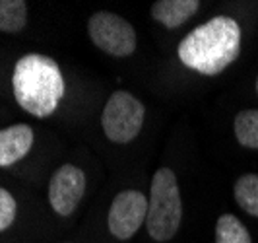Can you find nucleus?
<instances>
[{
	"label": "nucleus",
	"instance_id": "obj_1",
	"mask_svg": "<svg viewBox=\"0 0 258 243\" xmlns=\"http://www.w3.org/2000/svg\"><path fill=\"white\" fill-rule=\"evenodd\" d=\"M241 51V27L229 16H216L194 27L179 43L181 63L204 76L221 74Z\"/></svg>",
	"mask_w": 258,
	"mask_h": 243
},
{
	"label": "nucleus",
	"instance_id": "obj_2",
	"mask_svg": "<svg viewBox=\"0 0 258 243\" xmlns=\"http://www.w3.org/2000/svg\"><path fill=\"white\" fill-rule=\"evenodd\" d=\"M12 91L24 111L37 119H45L56 111L64 98L66 86L58 64L51 57L27 53L14 66Z\"/></svg>",
	"mask_w": 258,
	"mask_h": 243
},
{
	"label": "nucleus",
	"instance_id": "obj_3",
	"mask_svg": "<svg viewBox=\"0 0 258 243\" xmlns=\"http://www.w3.org/2000/svg\"><path fill=\"white\" fill-rule=\"evenodd\" d=\"M181 220L182 201L177 175L169 167H159L152 177V187H150L148 218H146L148 233L155 241H167L179 231Z\"/></svg>",
	"mask_w": 258,
	"mask_h": 243
},
{
	"label": "nucleus",
	"instance_id": "obj_4",
	"mask_svg": "<svg viewBox=\"0 0 258 243\" xmlns=\"http://www.w3.org/2000/svg\"><path fill=\"white\" fill-rule=\"evenodd\" d=\"M146 107L126 90H116L107 100L101 113V127L105 136L116 144L132 142L142 130Z\"/></svg>",
	"mask_w": 258,
	"mask_h": 243
},
{
	"label": "nucleus",
	"instance_id": "obj_5",
	"mask_svg": "<svg viewBox=\"0 0 258 243\" xmlns=\"http://www.w3.org/2000/svg\"><path fill=\"white\" fill-rule=\"evenodd\" d=\"M88 33L93 45L111 57H130L138 45L130 22L113 12L93 14L88 20Z\"/></svg>",
	"mask_w": 258,
	"mask_h": 243
},
{
	"label": "nucleus",
	"instance_id": "obj_6",
	"mask_svg": "<svg viewBox=\"0 0 258 243\" xmlns=\"http://www.w3.org/2000/svg\"><path fill=\"white\" fill-rule=\"evenodd\" d=\"M148 218V197L136 189L118 192L107 216L109 231L116 239H130L146 224Z\"/></svg>",
	"mask_w": 258,
	"mask_h": 243
},
{
	"label": "nucleus",
	"instance_id": "obj_7",
	"mask_svg": "<svg viewBox=\"0 0 258 243\" xmlns=\"http://www.w3.org/2000/svg\"><path fill=\"white\" fill-rule=\"evenodd\" d=\"M86 192V173L74 164L60 166L49 183V203L58 216H70Z\"/></svg>",
	"mask_w": 258,
	"mask_h": 243
},
{
	"label": "nucleus",
	"instance_id": "obj_8",
	"mask_svg": "<svg viewBox=\"0 0 258 243\" xmlns=\"http://www.w3.org/2000/svg\"><path fill=\"white\" fill-rule=\"evenodd\" d=\"M35 140L33 128L26 123L0 128V167H8L26 158Z\"/></svg>",
	"mask_w": 258,
	"mask_h": 243
},
{
	"label": "nucleus",
	"instance_id": "obj_9",
	"mask_svg": "<svg viewBox=\"0 0 258 243\" xmlns=\"http://www.w3.org/2000/svg\"><path fill=\"white\" fill-rule=\"evenodd\" d=\"M200 2L198 0H157L152 4V18L159 22L167 29L182 26L188 18L198 12Z\"/></svg>",
	"mask_w": 258,
	"mask_h": 243
},
{
	"label": "nucleus",
	"instance_id": "obj_10",
	"mask_svg": "<svg viewBox=\"0 0 258 243\" xmlns=\"http://www.w3.org/2000/svg\"><path fill=\"white\" fill-rule=\"evenodd\" d=\"M27 24V4L24 0H0V31L18 33Z\"/></svg>",
	"mask_w": 258,
	"mask_h": 243
},
{
	"label": "nucleus",
	"instance_id": "obj_11",
	"mask_svg": "<svg viewBox=\"0 0 258 243\" xmlns=\"http://www.w3.org/2000/svg\"><path fill=\"white\" fill-rule=\"evenodd\" d=\"M216 243H252V239L239 218L223 214L216 222Z\"/></svg>",
	"mask_w": 258,
	"mask_h": 243
},
{
	"label": "nucleus",
	"instance_id": "obj_12",
	"mask_svg": "<svg viewBox=\"0 0 258 243\" xmlns=\"http://www.w3.org/2000/svg\"><path fill=\"white\" fill-rule=\"evenodd\" d=\"M233 128L241 146L258 150V109H245L237 113Z\"/></svg>",
	"mask_w": 258,
	"mask_h": 243
},
{
	"label": "nucleus",
	"instance_id": "obj_13",
	"mask_svg": "<svg viewBox=\"0 0 258 243\" xmlns=\"http://www.w3.org/2000/svg\"><path fill=\"white\" fill-rule=\"evenodd\" d=\"M235 201L245 212L250 216L258 218V175L256 173H246L239 177L235 183Z\"/></svg>",
	"mask_w": 258,
	"mask_h": 243
},
{
	"label": "nucleus",
	"instance_id": "obj_14",
	"mask_svg": "<svg viewBox=\"0 0 258 243\" xmlns=\"http://www.w3.org/2000/svg\"><path fill=\"white\" fill-rule=\"evenodd\" d=\"M18 214V206L12 192H8L4 187H0V231L8 230L16 220Z\"/></svg>",
	"mask_w": 258,
	"mask_h": 243
},
{
	"label": "nucleus",
	"instance_id": "obj_15",
	"mask_svg": "<svg viewBox=\"0 0 258 243\" xmlns=\"http://www.w3.org/2000/svg\"><path fill=\"white\" fill-rule=\"evenodd\" d=\"M256 91H258V78H256Z\"/></svg>",
	"mask_w": 258,
	"mask_h": 243
}]
</instances>
